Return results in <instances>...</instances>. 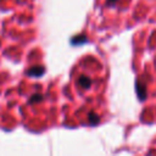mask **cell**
<instances>
[{
  "instance_id": "6da1fadb",
  "label": "cell",
  "mask_w": 156,
  "mask_h": 156,
  "mask_svg": "<svg viewBox=\"0 0 156 156\" xmlns=\"http://www.w3.org/2000/svg\"><path fill=\"white\" fill-rule=\"evenodd\" d=\"M44 72H45V69L43 66H34L27 71V74L32 76V77H40L44 74Z\"/></svg>"
},
{
  "instance_id": "7a4b0ae2",
  "label": "cell",
  "mask_w": 156,
  "mask_h": 156,
  "mask_svg": "<svg viewBox=\"0 0 156 156\" xmlns=\"http://www.w3.org/2000/svg\"><path fill=\"white\" fill-rule=\"evenodd\" d=\"M78 84H79L80 88L87 89V88H89L91 85V79L89 77H87V76H80L79 79H78Z\"/></svg>"
},
{
  "instance_id": "3957f363",
  "label": "cell",
  "mask_w": 156,
  "mask_h": 156,
  "mask_svg": "<svg viewBox=\"0 0 156 156\" xmlns=\"http://www.w3.org/2000/svg\"><path fill=\"white\" fill-rule=\"evenodd\" d=\"M136 90H138V95H139L140 100H144V98H145V95H146V91H145V87H144V84H143V83H140V82H138V83H136Z\"/></svg>"
},
{
  "instance_id": "277c9868",
  "label": "cell",
  "mask_w": 156,
  "mask_h": 156,
  "mask_svg": "<svg viewBox=\"0 0 156 156\" xmlns=\"http://www.w3.org/2000/svg\"><path fill=\"white\" fill-rule=\"evenodd\" d=\"M85 41H87V37L84 34H80V35H77V37L72 38V44H82V43H85Z\"/></svg>"
},
{
  "instance_id": "5b68a950",
  "label": "cell",
  "mask_w": 156,
  "mask_h": 156,
  "mask_svg": "<svg viewBox=\"0 0 156 156\" xmlns=\"http://www.w3.org/2000/svg\"><path fill=\"white\" fill-rule=\"evenodd\" d=\"M88 118H89V122H90V124H96V123L100 121L99 116H98L95 112H90V113H89V116H88Z\"/></svg>"
},
{
  "instance_id": "8992f818",
  "label": "cell",
  "mask_w": 156,
  "mask_h": 156,
  "mask_svg": "<svg viewBox=\"0 0 156 156\" xmlns=\"http://www.w3.org/2000/svg\"><path fill=\"white\" fill-rule=\"evenodd\" d=\"M41 99H43V95H40V94H34V95H32V98L29 99V102H30V104L38 102V101H41Z\"/></svg>"
},
{
  "instance_id": "52a82bcc",
  "label": "cell",
  "mask_w": 156,
  "mask_h": 156,
  "mask_svg": "<svg viewBox=\"0 0 156 156\" xmlns=\"http://www.w3.org/2000/svg\"><path fill=\"white\" fill-rule=\"evenodd\" d=\"M116 1H117V0H107V4H108L110 6H112V5H113Z\"/></svg>"
}]
</instances>
